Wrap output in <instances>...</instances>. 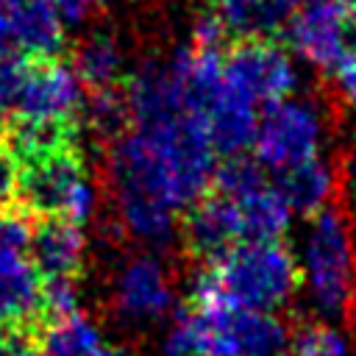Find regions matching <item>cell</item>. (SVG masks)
I'll return each instance as SVG.
<instances>
[{
	"mask_svg": "<svg viewBox=\"0 0 356 356\" xmlns=\"http://www.w3.org/2000/svg\"><path fill=\"white\" fill-rule=\"evenodd\" d=\"M220 295L248 312H275L300 286L292 250L281 242H239L217 261L206 264Z\"/></svg>",
	"mask_w": 356,
	"mask_h": 356,
	"instance_id": "6da1fadb",
	"label": "cell"
},
{
	"mask_svg": "<svg viewBox=\"0 0 356 356\" xmlns=\"http://www.w3.org/2000/svg\"><path fill=\"white\" fill-rule=\"evenodd\" d=\"M303 281L320 317L342 320L350 314L356 303V253L350 220L337 200L309 217Z\"/></svg>",
	"mask_w": 356,
	"mask_h": 356,
	"instance_id": "7a4b0ae2",
	"label": "cell"
},
{
	"mask_svg": "<svg viewBox=\"0 0 356 356\" xmlns=\"http://www.w3.org/2000/svg\"><path fill=\"white\" fill-rule=\"evenodd\" d=\"M14 206L22 209L31 220L58 217L75 225L89 220L95 209V189L78 147L17 161Z\"/></svg>",
	"mask_w": 356,
	"mask_h": 356,
	"instance_id": "3957f363",
	"label": "cell"
},
{
	"mask_svg": "<svg viewBox=\"0 0 356 356\" xmlns=\"http://www.w3.org/2000/svg\"><path fill=\"white\" fill-rule=\"evenodd\" d=\"M320 139H323L320 111L312 103L286 97L264 108V117L259 120L253 136V159L275 175L317 159Z\"/></svg>",
	"mask_w": 356,
	"mask_h": 356,
	"instance_id": "277c9868",
	"label": "cell"
},
{
	"mask_svg": "<svg viewBox=\"0 0 356 356\" xmlns=\"http://www.w3.org/2000/svg\"><path fill=\"white\" fill-rule=\"evenodd\" d=\"M225 81L253 106H273L292 95L295 64L278 39H236L222 53Z\"/></svg>",
	"mask_w": 356,
	"mask_h": 356,
	"instance_id": "5b68a950",
	"label": "cell"
},
{
	"mask_svg": "<svg viewBox=\"0 0 356 356\" xmlns=\"http://www.w3.org/2000/svg\"><path fill=\"white\" fill-rule=\"evenodd\" d=\"M86 89L75 70L61 58L28 61L14 120L28 122H81Z\"/></svg>",
	"mask_w": 356,
	"mask_h": 356,
	"instance_id": "8992f818",
	"label": "cell"
},
{
	"mask_svg": "<svg viewBox=\"0 0 356 356\" xmlns=\"http://www.w3.org/2000/svg\"><path fill=\"white\" fill-rule=\"evenodd\" d=\"M350 6L339 0H303L284 25L289 47L317 70H334L348 53Z\"/></svg>",
	"mask_w": 356,
	"mask_h": 356,
	"instance_id": "52a82bcc",
	"label": "cell"
},
{
	"mask_svg": "<svg viewBox=\"0 0 356 356\" xmlns=\"http://www.w3.org/2000/svg\"><path fill=\"white\" fill-rule=\"evenodd\" d=\"M184 239L195 259L203 264L217 261L234 245L242 242V220L236 200L209 189L197 203L189 206L184 220Z\"/></svg>",
	"mask_w": 356,
	"mask_h": 356,
	"instance_id": "ba28073f",
	"label": "cell"
},
{
	"mask_svg": "<svg viewBox=\"0 0 356 356\" xmlns=\"http://www.w3.org/2000/svg\"><path fill=\"white\" fill-rule=\"evenodd\" d=\"M44 278L22 250H0V328L25 334L42 323Z\"/></svg>",
	"mask_w": 356,
	"mask_h": 356,
	"instance_id": "9c48e42d",
	"label": "cell"
},
{
	"mask_svg": "<svg viewBox=\"0 0 356 356\" xmlns=\"http://www.w3.org/2000/svg\"><path fill=\"white\" fill-rule=\"evenodd\" d=\"M14 42L25 61H50L64 53V19L50 0H14L0 8Z\"/></svg>",
	"mask_w": 356,
	"mask_h": 356,
	"instance_id": "30bf717a",
	"label": "cell"
},
{
	"mask_svg": "<svg viewBox=\"0 0 356 356\" xmlns=\"http://www.w3.org/2000/svg\"><path fill=\"white\" fill-rule=\"evenodd\" d=\"M117 312L128 320H156L172 309V286L167 270L153 256H134L114 284Z\"/></svg>",
	"mask_w": 356,
	"mask_h": 356,
	"instance_id": "8fae6325",
	"label": "cell"
},
{
	"mask_svg": "<svg viewBox=\"0 0 356 356\" xmlns=\"http://www.w3.org/2000/svg\"><path fill=\"white\" fill-rule=\"evenodd\" d=\"M200 120L209 131L214 153H222V156L245 153V147L253 145L256 125H259L256 106L242 92H236L228 81H222L220 89L206 100Z\"/></svg>",
	"mask_w": 356,
	"mask_h": 356,
	"instance_id": "7c38bea8",
	"label": "cell"
},
{
	"mask_svg": "<svg viewBox=\"0 0 356 356\" xmlns=\"http://www.w3.org/2000/svg\"><path fill=\"white\" fill-rule=\"evenodd\" d=\"M72 70L83 89L122 86L128 78V53L120 28L92 25L72 47Z\"/></svg>",
	"mask_w": 356,
	"mask_h": 356,
	"instance_id": "4fadbf2b",
	"label": "cell"
},
{
	"mask_svg": "<svg viewBox=\"0 0 356 356\" xmlns=\"http://www.w3.org/2000/svg\"><path fill=\"white\" fill-rule=\"evenodd\" d=\"M31 261L42 278H72L83 259L81 225L58 217L36 220L28 239Z\"/></svg>",
	"mask_w": 356,
	"mask_h": 356,
	"instance_id": "5bb4252c",
	"label": "cell"
},
{
	"mask_svg": "<svg viewBox=\"0 0 356 356\" xmlns=\"http://www.w3.org/2000/svg\"><path fill=\"white\" fill-rule=\"evenodd\" d=\"M273 186L281 192V197L286 200V206L292 211L312 217L320 209H325L328 203H334V192L339 186V178H337L334 164L317 156L312 161H303L298 167L275 172Z\"/></svg>",
	"mask_w": 356,
	"mask_h": 356,
	"instance_id": "9a60e30c",
	"label": "cell"
},
{
	"mask_svg": "<svg viewBox=\"0 0 356 356\" xmlns=\"http://www.w3.org/2000/svg\"><path fill=\"white\" fill-rule=\"evenodd\" d=\"M300 0H222L217 14L234 39H275Z\"/></svg>",
	"mask_w": 356,
	"mask_h": 356,
	"instance_id": "2e32d148",
	"label": "cell"
},
{
	"mask_svg": "<svg viewBox=\"0 0 356 356\" xmlns=\"http://www.w3.org/2000/svg\"><path fill=\"white\" fill-rule=\"evenodd\" d=\"M242 220V242H273L281 239L289 228L292 209L281 197V192L270 184L236 200Z\"/></svg>",
	"mask_w": 356,
	"mask_h": 356,
	"instance_id": "e0dca14e",
	"label": "cell"
},
{
	"mask_svg": "<svg viewBox=\"0 0 356 356\" xmlns=\"http://www.w3.org/2000/svg\"><path fill=\"white\" fill-rule=\"evenodd\" d=\"M81 120L86 128L106 145L120 139L131 128V108L125 86H106V89H86Z\"/></svg>",
	"mask_w": 356,
	"mask_h": 356,
	"instance_id": "ac0fdd59",
	"label": "cell"
},
{
	"mask_svg": "<svg viewBox=\"0 0 356 356\" xmlns=\"http://www.w3.org/2000/svg\"><path fill=\"white\" fill-rule=\"evenodd\" d=\"M100 345H103L100 331L81 312L47 320L42 328V342H39V348L47 356H89Z\"/></svg>",
	"mask_w": 356,
	"mask_h": 356,
	"instance_id": "d6986e66",
	"label": "cell"
},
{
	"mask_svg": "<svg viewBox=\"0 0 356 356\" xmlns=\"http://www.w3.org/2000/svg\"><path fill=\"white\" fill-rule=\"evenodd\" d=\"M264 184H270L267 170L256 159H250L245 153H236V156H225V161L217 164L211 189L231 197V200H239V197L261 189Z\"/></svg>",
	"mask_w": 356,
	"mask_h": 356,
	"instance_id": "ffe728a7",
	"label": "cell"
},
{
	"mask_svg": "<svg viewBox=\"0 0 356 356\" xmlns=\"http://www.w3.org/2000/svg\"><path fill=\"white\" fill-rule=\"evenodd\" d=\"M289 356H348L342 334L325 323H309L289 337Z\"/></svg>",
	"mask_w": 356,
	"mask_h": 356,
	"instance_id": "44dd1931",
	"label": "cell"
},
{
	"mask_svg": "<svg viewBox=\"0 0 356 356\" xmlns=\"http://www.w3.org/2000/svg\"><path fill=\"white\" fill-rule=\"evenodd\" d=\"M25 64L28 61L22 56L0 58V117L14 114V108H17V97L22 89V78H25Z\"/></svg>",
	"mask_w": 356,
	"mask_h": 356,
	"instance_id": "7402d4cb",
	"label": "cell"
},
{
	"mask_svg": "<svg viewBox=\"0 0 356 356\" xmlns=\"http://www.w3.org/2000/svg\"><path fill=\"white\" fill-rule=\"evenodd\" d=\"M228 31L220 19L217 11H206L195 19L192 25V47H200V50H222V42H225Z\"/></svg>",
	"mask_w": 356,
	"mask_h": 356,
	"instance_id": "603a6c76",
	"label": "cell"
},
{
	"mask_svg": "<svg viewBox=\"0 0 356 356\" xmlns=\"http://www.w3.org/2000/svg\"><path fill=\"white\" fill-rule=\"evenodd\" d=\"M331 75H334V83H337L339 95L356 106V47H350L337 61V67L331 70Z\"/></svg>",
	"mask_w": 356,
	"mask_h": 356,
	"instance_id": "cb8c5ba5",
	"label": "cell"
},
{
	"mask_svg": "<svg viewBox=\"0 0 356 356\" xmlns=\"http://www.w3.org/2000/svg\"><path fill=\"white\" fill-rule=\"evenodd\" d=\"M17 197V159L6 145H0V209L14 206Z\"/></svg>",
	"mask_w": 356,
	"mask_h": 356,
	"instance_id": "d4e9b609",
	"label": "cell"
},
{
	"mask_svg": "<svg viewBox=\"0 0 356 356\" xmlns=\"http://www.w3.org/2000/svg\"><path fill=\"white\" fill-rule=\"evenodd\" d=\"M67 25H83L97 8V0H50Z\"/></svg>",
	"mask_w": 356,
	"mask_h": 356,
	"instance_id": "484cf974",
	"label": "cell"
},
{
	"mask_svg": "<svg viewBox=\"0 0 356 356\" xmlns=\"http://www.w3.org/2000/svg\"><path fill=\"white\" fill-rule=\"evenodd\" d=\"M6 56H19V53L14 50V42H11L6 17H3V11H0V58H6Z\"/></svg>",
	"mask_w": 356,
	"mask_h": 356,
	"instance_id": "4316f807",
	"label": "cell"
},
{
	"mask_svg": "<svg viewBox=\"0 0 356 356\" xmlns=\"http://www.w3.org/2000/svg\"><path fill=\"white\" fill-rule=\"evenodd\" d=\"M11 356H47L39 345H33V342H28L25 337H19L17 339V345H14V350H11Z\"/></svg>",
	"mask_w": 356,
	"mask_h": 356,
	"instance_id": "83f0119b",
	"label": "cell"
},
{
	"mask_svg": "<svg viewBox=\"0 0 356 356\" xmlns=\"http://www.w3.org/2000/svg\"><path fill=\"white\" fill-rule=\"evenodd\" d=\"M19 337H25V334H14V331L0 328V356H11V350H14Z\"/></svg>",
	"mask_w": 356,
	"mask_h": 356,
	"instance_id": "f1b7e54d",
	"label": "cell"
},
{
	"mask_svg": "<svg viewBox=\"0 0 356 356\" xmlns=\"http://www.w3.org/2000/svg\"><path fill=\"white\" fill-rule=\"evenodd\" d=\"M131 3H139V0H97L100 8H122V6H131Z\"/></svg>",
	"mask_w": 356,
	"mask_h": 356,
	"instance_id": "f546056e",
	"label": "cell"
},
{
	"mask_svg": "<svg viewBox=\"0 0 356 356\" xmlns=\"http://www.w3.org/2000/svg\"><path fill=\"white\" fill-rule=\"evenodd\" d=\"M89 356H117V353H114L108 345H100V348H97L95 353H89Z\"/></svg>",
	"mask_w": 356,
	"mask_h": 356,
	"instance_id": "4dcf8cb0",
	"label": "cell"
},
{
	"mask_svg": "<svg viewBox=\"0 0 356 356\" xmlns=\"http://www.w3.org/2000/svg\"><path fill=\"white\" fill-rule=\"evenodd\" d=\"M350 192H353V209H356V167L350 170Z\"/></svg>",
	"mask_w": 356,
	"mask_h": 356,
	"instance_id": "1f68e13d",
	"label": "cell"
},
{
	"mask_svg": "<svg viewBox=\"0 0 356 356\" xmlns=\"http://www.w3.org/2000/svg\"><path fill=\"white\" fill-rule=\"evenodd\" d=\"M200 3H206V6H220L222 0H200Z\"/></svg>",
	"mask_w": 356,
	"mask_h": 356,
	"instance_id": "d6a6232c",
	"label": "cell"
},
{
	"mask_svg": "<svg viewBox=\"0 0 356 356\" xmlns=\"http://www.w3.org/2000/svg\"><path fill=\"white\" fill-rule=\"evenodd\" d=\"M339 3H345V6H350V8H356V0H339Z\"/></svg>",
	"mask_w": 356,
	"mask_h": 356,
	"instance_id": "836d02e7",
	"label": "cell"
},
{
	"mask_svg": "<svg viewBox=\"0 0 356 356\" xmlns=\"http://www.w3.org/2000/svg\"><path fill=\"white\" fill-rule=\"evenodd\" d=\"M8 3H14V0H0V8H6Z\"/></svg>",
	"mask_w": 356,
	"mask_h": 356,
	"instance_id": "e575fe53",
	"label": "cell"
}]
</instances>
